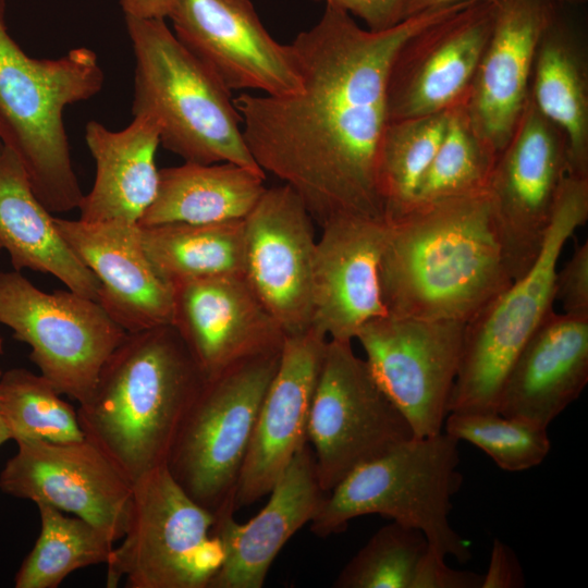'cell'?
<instances>
[{"mask_svg": "<svg viewBox=\"0 0 588 588\" xmlns=\"http://www.w3.org/2000/svg\"><path fill=\"white\" fill-rule=\"evenodd\" d=\"M468 2L424 11L384 32L364 29L326 5L320 20L290 44L298 91L233 97L256 163L289 185L320 228L340 218L384 220L378 157L391 63L413 34Z\"/></svg>", "mask_w": 588, "mask_h": 588, "instance_id": "1", "label": "cell"}, {"mask_svg": "<svg viewBox=\"0 0 588 588\" xmlns=\"http://www.w3.org/2000/svg\"><path fill=\"white\" fill-rule=\"evenodd\" d=\"M378 273L388 314L468 322L513 282L487 188L384 219Z\"/></svg>", "mask_w": 588, "mask_h": 588, "instance_id": "2", "label": "cell"}, {"mask_svg": "<svg viewBox=\"0 0 588 588\" xmlns=\"http://www.w3.org/2000/svg\"><path fill=\"white\" fill-rule=\"evenodd\" d=\"M205 378L172 324L127 332L77 414L85 438L131 481L166 465Z\"/></svg>", "mask_w": 588, "mask_h": 588, "instance_id": "3", "label": "cell"}, {"mask_svg": "<svg viewBox=\"0 0 588 588\" xmlns=\"http://www.w3.org/2000/svg\"><path fill=\"white\" fill-rule=\"evenodd\" d=\"M5 8L0 0V142L16 155L33 192L51 213L78 209L84 195L63 111L101 90L98 57L86 47L58 59L27 56L9 34Z\"/></svg>", "mask_w": 588, "mask_h": 588, "instance_id": "4", "label": "cell"}, {"mask_svg": "<svg viewBox=\"0 0 588 588\" xmlns=\"http://www.w3.org/2000/svg\"><path fill=\"white\" fill-rule=\"evenodd\" d=\"M125 23L135 57L133 115L152 118L160 145L184 162H232L266 175L246 146L232 93L164 20L125 15Z\"/></svg>", "mask_w": 588, "mask_h": 588, "instance_id": "5", "label": "cell"}, {"mask_svg": "<svg viewBox=\"0 0 588 588\" xmlns=\"http://www.w3.org/2000/svg\"><path fill=\"white\" fill-rule=\"evenodd\" d=\"M457 444L444 431L414 436L358 466L328 492L311 531L324 538L342 532L355 517L378 514L420 530L439 555L467 562L468 543L449 518L463 481Z\"/></svg>", "mask_w": 588, "mask_h": 588, "instance_id": "6", "label": "cell"}, {"mask_svg": "<svg viewBox=\"0 0 588 588\" xmlns=\"http://www.w3.org/2000/svg\"><path fill=\"white\" fill-rule=\"evenodd\" d=\"M587 219L588 179L568 175L535 262L466 322L449 413H498L510 368L553 311L562 249Z\"/></svg>", "mask_w": 588, "mask_h": 588, "instance_id": "7", "label": "cell"}, {"mask_svg": "<svg viewBox=\"0 0 588 588\" xmlns=\"http://www.w3.org/2000/svg\"><path fill=\"white\" fill-rule=\"evenodd\" d=\"M280 354L254 357L205 380L168 455L173 479L216 517L236 510L240 473Z\"/></svg>", "mask_w": 588, "mask_h": 588, "instance_id": "8", "label": "cell"}, {"mask_svg": "<svg viewBox=\"0 0 588 588\" xmlns=\"http://www.w3.org/2000/svg\"><path fill=\"white\" fill-rule=\"evenodd\" d=\"M215 525L166 465L151 469L133 482L125 534L106 563L107 587L208 588L223 560Z\"/></svg>", "mask_w": 588, "mask_h": 588, "instance_id": "9", "label": "cell"}, {"mask_svg": "<svg viewBox=\"0 0 588 588\" xmlns=\"http://www.w3.org/2000/svg\"><path fill=\"white\" fill-rule=\"evenodd\" d=\"M0 323L30 347L39 373L78 405L127 334L97 301L69 289L45 292L14 269L0 272Z\"/></svg>", "mask_w": 588, "mask_h": 588, "instance_id": "10", "label": "cell"}, {"mask_svg": "<svg viewBox=\"0 0 588 588\" xmlns=\"http://www.w3.org/2000/svg\"><path fill=\"white\" fill-rule=\"evenodd\" d=\"M413 437L352 342L328 339L307 428L321 489Z\"/></svg>", "mask_w": 588, "mask_h": 588, "instance_id": "11", "label": "cell"}, {"mask_svg": "<svg viewBox=\"0 0 588 588\" xmlns=\"http://www.w3.org/2000/svg\"><path fill=\"white\" fill-rule=\"evenodd\" d=\"M568 175L565 134L529 98L487 185L494 229L513 281L537 259Z\"/></svg>", "mask_w": 588, "mask_h": 588, "instance_id": "12", "label": "cell"}, {"mask_svg": "<svg viewBox=\"0 0 588 588\" xmlns=\"http://www.w3.org/2000/svg\"><path fill=\"white\" fill-rule=\"evenodd\" d=\"M465 324L388 314L367 322L355 338L373 378L416 437L443 429Z\"/></svg>", "mask_w": 588, "mask_h": 588, "instance_id": "13", "label": "cell"}, {"mask_svg": "<svg viewBox=\"0 0 588 588\" xmlns=\"http://www.w3.org/2000/svg\"><path fill=\"white\" fill-rule=\"evenodd\" d=\"M495 14L497 0H470L407 38L388 75V122L462 105L491 36Z\"/></svg>", "mask_w": 588, "mask_h": 588, "instance_id": "14", "label": "cell"}, {"mask_svg": "<svg viewBox=\"0 0 588 588\" xmlns=\"http://www.w3.org/2000/svg\"><path fill=\"white\" fill-rule=\"evenodd\" d=\"M16 443V454L0 474L4 493L81 517L113 543L124 536L133 482L99 448L86 438Z\"/></svg>", "mask_w": 588, "mask_h": 588, "instance_id": "15", "label": "cell"}, {"mask_svg": "<svg viewBox=\"0 0 588 588\" xmlns=\"http://www.w3.org/2000/svg\"><path fill=\"white\" fill-rule=\"evenodd\" d=\"M168 17L183 47L231 93L287 95L301 89L290 44L269 34L250 0H173Z\"/></svg>", "mask_w": 588, "mask_h": 588, "instance_id": "16", "label": "cell"}, {"mask_svg": "<svg viewBox=\"0 0 588 588\" xmlns=\"http://www.w3.org/2000/svg\"><path fill=\"white\" fill-rule=\"evenodd\" d=\"M244 272L285 335L311 327L314 220L286 184L266 188L244 218Z\"/></svg>", "mask_w": 588, "mask_h": 588, "instance_id": "17", "label": "cell"}, {"mask_svg": "<svg viewBox=\"0 0 588 588\" xmlns=\"http://www.w3.org/2000/svg\"><path fill=\"white\" fill-rule=\"evenodd\" d=\"M175 328L205 380L257 356L279 352L285 334L243 275L173 286Z\"/></svg>", "mask_w": 588, "mask_h": 588, "instance_id": "18", "label": "cell"}, {"mask_svg": "<svg viewBox=\"0 0 588 588\" xmlns=\"http://www.w3.org/2000/svg\"><path fill=\"white\" fill-rule=\"evenodd\" d=\"M328 339L315 330L285 335L240 473L235 507L268 494L308 441L309 413Z\"/></svg>", "mask_w": 588, "mask_h": 588, "instance_id": "19", "label": "cell"}, {"mask_svg": "<svg viewBox=\"0 0 588 588\" xmlns=\"http://www.w3.org/2000/svg\"><path fill=\"white\" fill-rule=\"evenodd\" d=\"M558 0H497L494 26L465 100L467 120L498 155L529 100L539 37Z\"/></svg>", "mask_w": 588, "mask_h": 588, "instance_id": "20", "label": "cell"}, {"mask_svg": "<svg viewBox=\"0 0 588 588\" xmlns=\"http://www.w3.org/2000/svg\"><path fill=\"white\" fill-rule=\"evenodd\" d=\"M313 264L311 328L327 339L354 340L388 315L379 284L384 220L340 218L322 228Z\"/></svg>", "mask_w": 588, "mask_h": 588, "instance_id": "21", "label": "cell"}, {"mask_svg": "<svg viewBox=\"0 0 588 588\" xmlns=\"http://www.w3.org/2000/svg\"><path fill=\"white\" fill-rule=\"evenodd\" d=\"M56 225L99 282L98 303L126 332L172 324L173 289L155 270L138 224L54 217Z\"/></svg>", "mask_w": 588, "mask_h": 588, "instance_id": "22", "label": "cell"}, {"mask_svg": "<svg viewBox=\"0 0 588 588\" xmlns=\"http://www.w3.org/2000/svg\"><path fill=\"white\" fill-rule=\"evenodd\" d=\"M269 494L265 507L245 524L233 515L216 517L223 560L208 588H261L282 547L315 517L327 492L319 485L315 455L307 443Z\"/></svg>", "mask_w": 588, "mask_h": 588, "instance_id": "23", "label": "cell"}, {"mask_svg": "<svg viewBox=\"0 0 588 588\" xmlns=\"http://www.w3.org/2000/svg\"><path fill=\"white\" fill-rule=\"evenodd\" d=\"M587 382L588 318L553 310L510 368L498 413L548 428Z\"/></svg>", "mask_w": 588, "mask_h": 588, "instance_id": "24", "label": "cell"}, {"mask_svg": "<svg viewBox=\"0 0 588 588\" xmlns=\"http://www.w3.org/2000/svg\"><path fill=\"white\" fill-rule=\"evenodd\" d=\"M587 0H558L537 42L529 98L565 134L569 175L588 179Z\"/></svg>", "mask_w": 588, "mask_h": 588, "instance_id": "25", "label": "cell"}, {"mask_svg": "<svg viewBox=\"0 0 588 588\" xmlns=\"http://www.w3.org/2000/svg\"><path fill=\"white\" fill-rule=\"evenodd\" d=\"M159 136L157 122L146 114L134 115L118 132L97 121L87 123L85 140L96 162V177L78 207L79 220L138 224L158 192Z\"/></svg>", "mask_w": 588, "mask_h": 588, "instance_id": "26", "label": "cell"}, {"mask_svg": "<svg viewBox=\"0 0 588 588\" xmlns=\"http://www.w3.org/2000/svg\"><path fill=\"white\" fill-rule=\"evenodd\" d=\"M0 246L13 269L49 273L66 289L98 301L99 282L60 234L9 148L0 152Z\"/></svg>", "mask_w": 588, "mask_h": 588, "instance_id": "27", "label": "cell"}, {"mask_svg": "<svg viewBox=\"0 0 588 588\" xmlns=\"http://www.w3.org/2000/svg\"><path fill=\"white\" fill-rule=\"evenodd\" d=\"M265 179L232 162L163 168L156 198L138 225L243 220L265 193Z\"/></svg>", "mask_w": 588, "mask_h": 588, "instance_id": "28", "label": "cell"}, {"mask_svg": "<svg viewBox=\"0 0 588 588\" xmlns=\"http://www.w3.org/2000/svg\"><path fill=\"white\" fill-rule=\"evenodd\" d=\"M138 226L146 255L172 289L197 279L243 275L244 219Z\"/></svg>", "mask_w": 588, "mask_h": 588, "instance_id": "29", "label": "cell"}, {"mask_svg": "<svg viewBox=\"0 0 588 588\" xmlns=\"http://www.w3.org/2000/svg\"><path fill=\"white\" fill-rule=\"evenodd\" d=\"M36 506L40 531L16 573V588H57L74 571L108 562L113 542L96 526L46 503Z\"/></svg>", "mask_w": 588, "mask_h": 588, "instance_id": "30", "label": "cell"}, {"mask_svg": "<svg viewBox=\"0 0 588 588\" xmlns=\"http://www.w3.org/2000/svg\"><path fill=\"white\" fill-rule=\"evenodd\" d=\"M449 112L388 122L378 157L384 219L412 206L420 180L444 136Z\"/></svg>", "mask_w": 588, "mask_h": 588, "instance_id": "31", "label": "cell"}, {"mask_svg": "<svg viewBox=\"0 0 588 588\" xmlns=\"http://www.w3.org/2000/svg\"><path fill=\"white\" fill-rule=\"evenodd\" d=\"M40 373L12 368L0 377V418L11 439L71 442L85 438L77 409Z\"/></svg>", "mask_w": 588, "mask_h": 588, "instance_id": "32", "label": "cell"}, {"mask_svg": "<svg viewBox=\"0 0 588 588\" xmlns=\"http://www.w3.org/2000/svg\"><path fill=\"white\" fill-rule=\"evenodd\" d=\"M498 156L473 130L462 105L455 106L413 204L485 191Z\"/></svg>", "mask_w": 588, "mask_h": 588, "instance_id": "33", "label": "cell"}, {"mask_svg": "<svg viewBox=\"0 0 588 588\" xmlns=\"http://www.w3.org/2000/svg\"><path fill=\"white\" fill-rule=\"evenodd\" d=\"M430 549L425 535L393 522L378 529L343 567L335 588H414Z\"/></svg>", "mask_w": 588, "mask_h": 588, "instance_id": "34", "label": "cell"}, {"mask_svg": "<svg viewBox=\"0 0 588 588\" xmlns=\"http://www.w3.org/2000/svg\"><path fill=\"white\" fill-rule=\"evenodd\" d=\"M442 431L479 448L506 471L534 468L551 450L548 428L499 413L451 412Z\"/></svg>", "mask_w": 588, "mask_h": 588, "instance_id": "35", "label": "cell"}, {"mask_svg": "<svg viewBox=\"0 0 588 588\" xmlns=\"http://www.w3.org/2000/svg\"><path fill=\"white\" fill-rule=\"evenodd\" d=\"M554 296L563 313L588 318V242L574 248L567 262L556 271Z\"/></svg>", "mask_w": 588, "mask_h": 588, "instance_id": "36", "label": "cell"}, {"mask_svg": "<svg viewBox=\"0 0 588 588\" xmlns=\"http://www.w3.org/2000/svg\"><path fill=\"white\" fill-rule=\"evenodd\" d=\"M324 2L350 15L362 19L369 30L384 32L399 25L404 20L407 0H313Z\"/></svg>", "mask_w": 588, "mask_h": 588, "instance_id": "37", "label": "cell"}, {"mask_svg": "<svg viewBox=\"0 0 588 588\" xmlns=\"http://www.w3.org/2000/svg\"><path fill=\"white\" fill-rule=\"evenodd\" d=\"M445 560L430 548L414 588H481V574L454 569L448 566Z\"/></svg>", "mask_w": 588, "mask_h": 588, "instance_id": "38", "label": "cell"}, {"mask_svg": "<svg viewBox=\"0 0 588 588\" xmlns=\"http://www.w3.org/2000/svg\"><path fill=\"white\" fill-rule=\"evenodd\" d=\"M524 586L523 568L514 551L500 539H494L488 571L482 575L481 588H519Z\"/></svg>", "mask_w": 588, "mask_h": 588, "instance_id": "39", "label": "cell"}, {"mask_svg": "<svg viewBox=\"0 0 588 588\" xmlns=\"http://www.w3.org/2000/svg\"><path fill=\"white\" fill-rule=\"evenodd\" d=\"M125 15L138 19L168 17L173 0H120Z\"/></svg>", "mask_w": 588, "mask_h": 588, "instance_id": "40", "label": "cell"}, {"mask_svg": "<svg viewBox=\"0 0 588 588\" xmlns=\"http://www.w3.org/2000/svg\"><path fill=\"white\" fill-rule=\"evenodd\" d=\"M463 0H407L404 9V20L424 11L448 5Z\"/></svg>", "mask_w": 588, "mask_h": 588, "instance_id": "41", "label": "cell"}, {"mask_svg": "<svg viewBox=\"0 0 588 588\" xmlns=\"http://www.w3.org/2000/svg\"><path fill=\"white\" fill-rule=\"evenodd\" d=\"M10 439H11L10 432L7 426L4 425L3 420L0 418V445Z\"/></svg>", "mask_w": 588, "mask_h": 588, "instance_id": "42", "label": "cell"}, {"mask_svg": "<svg viewBox=\"0 0 588 588\" xmlns=\"http://www.w3.org/2000/svg\"><path fill=\"white\" fill-rule=\"evenodd\" d=\"M2 351H3L2 339H1V336H0V354L2 353Z\"/></svg>", "mask_w": 588, "mask_h": 588, "instance_id": "43", "label": "cell"}, {"mask_svg": "<svg viewBox=\"0 0 588 588\" xmlns=\"http://www.w3.org/2000/svg\"><path fill=\"white\" fill-rule=\"evenodd\" d=\"M2 148H3V145H2L1 142H0V152H1Z\"/></svg>", "mask_w": 588, "mask_h": 588, "instance_id": "44", "label": "cell"}, {"mask_svg": "<svg viewBox=\"0 0 588 588\" xmlns=\"http://www.w3.org/2000/svg\"><path fill=\"white\" fill-rule=\"evenodd\" d=\"M2 372L0 371V377H1Z\"/></svg>", "mask_w": 588, "mask_h": 588, "instance_id": "45", "label": "cell"}, {"mask_svg": "<svg viewBox=\"0 0 588 588\" xmlns=\"http://www.w3.org/2000/svg\"><path fill=\"white\" fill-rule=\"evenodd\" d=\"M1 249H2V248H1V246H0V250H1Z\"/></svg>", "mask_w": 588, "mask_h": 588, "instance_id": "46", "label": "cell"}]
</instances>
